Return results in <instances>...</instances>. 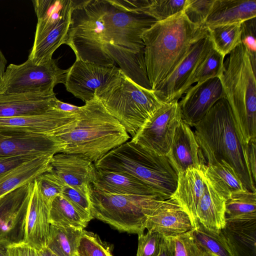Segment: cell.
Masks as SVG:
<instances>
[{"label":"cell","mask_w":256,"mask_h":256,"mask_svg":"<svg viewBox=\"0 0 256 256\" xmlns=\"http://www.w3.org/2000/svg\"><path fill=\"white\" fill-rule=\"evenodd\" d=\"M208 31L192 22L182 11L156 21L142 36L144 62L152 90L178 64L191 46Z\"/></svg>","instance_id":"6da1fadb"},{"label":"cell","mask_w":256,"mask_h":256,"mask_svg":"<svg viewBox=\"0 0 256 256\" xmlns=\"http://www.w3.org/2000/svg\"><path fill=\"white\" fill-rule=\"evenodd\" d=\"M57 137L60 153L78 154L93 163L130 138L96 96L80 106L72 130Z\"/></svg>","instance_id":"7a4b0ae2"},{"label":"cell","mask_w":256,"mask_h":256,"mask_svg":"<svg viewBox=\"0 0 256 256\" xmlns=\"http://www.w3.org/2000/svg\"><path fill=\"white\" fill-rule=\"evenodd\" d=\"M194 128L204 158L224 160L234 170L246 190L256 192L247 162L246 144L238 134L226 99L218 100Z\"/></svg>","instance_id":"3957f363"},{"label":"cell","mask_w":256,"mask_h":256,"mask_svg":"<svg viewBox=\"0 0 256 256\" xmlns=\"http://www.w3.org/2000/svg\"><path fill=\"white\" fill-rule=\"evenodd\" d=\"M244 144L256 138V80L248 54L240 44L224 61L219 77Z\"/></svg>","instance_id":"277c9868"},{"label":"cell","mask_w":256,"mask_h":256,"mask_svg":"<svg viewBox=\"0 0 256 256\" xmlns=\"http://www.w3.org/2000/svg\"><path fill=\"white\" fill-rule=\"evenodd\" d=\"M94 164L96 169L128 174L166 198L171 196L176 187L178 176L166 156L148 150L131 140Z\"/></svg>","instance_id":"5b68a950"},{"label":"cell","mask_w":256,"mask_h":256,"mask_svg":"<svg viewBox=\"0 0 256 256\" xmlns=\"http://www.w3.org/2000/svg\"><path fill=\"white\" fill-rule=\"evenodd\" d=\"M95 94L132 138L164 104L154 90L136 84L120 70L112 80L96 90Z\"/></svg>","instance_id":"8992f818"},{"label":"cell","mask_w":256,"mask_h":256,"mask_svg":"<svg viewBox=\"0 0 256 256\" xmlns=\"http://www.w3.org/2000/svg\"><path fill=\"white\" fill-rule=\"evenodd\" d=\"M90 199L94 218L120 232L140 235L144 233L148 217L166 198L158 195L110 194L95 189L91 184Z\"/></svg>","instance_id":"52a82bcc"},{"label":"cell","mask_w":256,"mask_h":256,"mask_svg":"<svg viewBox=\"0 0 256 256\" xmlns=\"http://www.w3.org/2000/svg\"><path fill=\"white\" fill-rule=\"evenodd\" d=\"M104 0H73L66 44L72 50L76 60L115 65L104 50Z\"/></svg>","instance_id":"ba28073f"},{"label":"cell","mask_w":256,"mask_h":256,"mask_svg":"<svg viewBox=\"0 0 256 256\" xmlns=\"http://www.w3.org/2000/svg\"><path fill=\"white\" fill-rule=\"evenodd\" d=\"M104 50L114 62L144 56L142 34L156 21L142 13L126 11L104 0Z\"/></svg>","instance_id":"9c48e42d"},{"label":"cell","mask_w":256,"mask_h":256,"mask_svg":"<svg viewBox=\"0 0 256 256\" xmlns=\"http://www.w3.org/2000/svg\"><path fill=\"white\" fill-rule=\"evenodd\" d=\"M33 6L38 18L33 46L28 58L36 64L46 62L66 44L72 5L66 0H37Z\"/></svg>","instance_id":"30bf717a"},{"label":"cell","mask_w":256,"mask_h":256,"mask_svg":"<svg viewBox=\"0 0 256 256\" xmlns=\"http://www.w3.org/2000/svg\"><path fill=\"white\" fill-rule=\"evenodd\" d=\"M68 70L60 68L53 58L40 64L28 59L20 64H10L0 82V93L54 92L56 84H64Z\"/></svg>","instance_id":"8fae6325"},{"label":"cell","mask_w":256,"mask_h":256,"mask_svg":"<svg viewBox=\"0 0 256 256\" xmlns=\"http://www.w3.org/2000/svg\"><path fill=\"white\" fill-rule=\"evenodd\" d=\"M178 101L164 104L143 124L131 140L148 150L166 156L175 130L182 120Z\"/></svg>","instance_id":"7c38bea8"},{"label":"cell","mask_w":256,"mask_h":256,"mask_svg":"<svg viewBox=\"0 0 256 256\" xmlns=\"http://www.w3.org/2000/svg\"><path fill=\"white\" fill-rule=\"evenodd\" d=\"M33 182L0 198V243L8 246L24 242Z\"/></svg>","instance_id":"4fadbf2b"},{"label":"cell","mask_w":256,"mask_h":256,"mask_svg":"<svg viewBox=\"0 0 256 256\" xmlns=\"http://www.w3.org/2000/svg\"><path fill=\"white\" fill-rule=\"evenodd\" d=\"M77 113L66 112L54 108L40 114L0 118V132L58 136L72 130Z\"/></svg>","instance_id":"5bb4252c"},{"label":"cell","mask_w":256,"mask_h":256,"mask_svg":"<svg viewBox=\"0 0 256 256\" xmlns=\"http://www.w3.org/2000/svg\"><path fill=\"white\" fill-rule=\"evenodd\" d=\"M64 82L66 90L85 103L96 96V91L120 72L114 64H100L76 60L68 68Z\"/></svg>","instance_id":"9a60e30c"},{"label":"cell","mask_w":256,"mask_h":256,"mask_svg":"<svg viewBox=\"0 0 256 256\" xmlns=\"http://www.w3.org/2000/svg\"><path fill=\"white\" fill-rule=\"evenodd\" d=\"M213 46L208 32L190 48L171 73L154 90L163 103L178 100L182 97V90L199 63Z\"/></svg>","instance_id":"2e32d148"},{"label":"cell","mask_w":256,"mask_h":256,"mask_svg":"<svg viewBox=\"0 0 256 256\" xmlns=\"http://www.w3.org/2000/svg\"><path fill=\"white\" fill-rule=\"evenodd\" d=\"M223 98L225 94L219 78L192 85L178 102L182 120L190 127H194Z\"/></svg>","instance_id":"e0dca14e"},{"label":"cell","mask_w":256,"mask_h":256,"mask_svg":"<svg viewBox=\"0 0 256 256\" xmlns=\"http://www.w3.org/2000/svg\"><path fill=\"white\" fill-rule=\"evenodd\" d=\"M60 150L57 136L0 132V158L21 155L52 156Z\"/></svg>","instance_id":"ac0fdd59"},{"label":"cell","mask_w":256,"mask_h":256,"mask_svg":"<svg viewBox=\"0 0 256 256\" xmlns=\"http://www.w3.org/2000/svg\"><path fill=\"white\" fill-rule=\"evenodd\" d=\"M166 157L178 174L188 168H201L206 165L194 132L182 120L175 130Z\"/></svg>","instance_id":"d6986e66"},{"label":"cell","mask_w":256,"mask_h":256,"mask_svg":"<svg viewBox=\"0 0 256 256\" xmlns=\"http://www.w3.org/2000/svg\"><path fill=\"white\" fill-rule=\"evenodd\" d=\"M146 228L168 238L188 232L194 227L188 214L170 198L162 200L148 217Z\"/></svg>","instance_id":"ffe728a7"},{"label":"cell","mask_w":256,"mask_h":256,"mask_svg":"<svg viewBox=\"0 0 256 256\" xmlns=\"http://www.w3.org/2000/svg\"><path fill=\"white\" fill-rule=\"evenodd\" d=\"M49 213L50 207L34 180L27 210L24 242L37 250L48 244L50 226Z\"/></svg>","instance_id":"44dd1931"},{"label":"cell","mask_w":256,"mask_h":256,"mask_svg":"<svg viewBox=\"0 0 256 256\" xmlns=\"http://www.w3.org/2000/svg\"><path fill=\"white\" fill-rule=\"evenodd\" d=\"M206 164L201 168H190L180 172L176 190L170 197L188 214L194 228L199 224L196 208L206 186Z\"/></svg>","instance_id":"7402d4cb"},{"label":"cell","mask_w":256,"mask_h":256,"mask_svg":"<svg viewBox=\"0 0 256 256\" xmlns=\"http://www.w3.org/2000/svg\"><path fill=\"white\" fill-rule=\"evenodd\" d=\"M57 99L54 92L8 94L0 93V118L42 114L56 108Z\"/></svg>","instance_id":"603a6c76"},{"label":"cell","mask_w":256,"mask_h":256,"mask_svg":"<svg viewBox=\"0 0 256 256\" xmlns=\"http://www.w3.org/2000/svg\"><path fill=\"white\" fill-rule=\"evenodd\" d=\"M50 167L65 184L72 187L91 184L95 179L94 163L78 154H56L51 158Z\"/></svg>","instance_id":"cb8c5ba5"},{"label":"cell","mask_w":256,"mask_h":256,"mask_svg":"<svg viewBox=\"0 0 256 256\" xmlns=\"http://www.w3.org/2000/svg\"><path fill=\"white\" fill-rule=\"evenodd\" d=\"M220 234L232 256H256V218H226Z\"/></svg>","instance_id":"d4e9b609"},{"label":"cell","mask_w":256,"mask_h":256,"mask_svg":"<svg viewBox=\"0 0 256 256\" xmlns=\"http://www.w3.org/2000/svg\"><path fill=\"white\" fill-rule=\"evenodd\" d=\"M92 186L100 192L110 194L160 196L141 180L123 172L96 168Z\"/></svg>","instance_id":"484cf974"},{"label":"cell","mask_w":256,"mask_h":256,"mask_svg":"<svg viewBox=\"0 0 256 256\" xmlns=\"http://www.w3.org/2000/svg\"><path fill=\"white\" fill-rule=\"evenodd\" d=\"M256 16V0H214L204 26L242 23Z\"/></svg>","instance_id":"4316f807"},{"label":"cell","mask_w":256,"mask_h":256,"mask_svg":"<svg viewBox=\"0 0 256 256\" xmlns=\"http://www.w3.org/2000/svg\"><path fill=\"white\" fill-rule=\"evenodd\" d=\"M226 202L206 178L205 190L196 208L198 224L210 232L219 234L226 224Z\"/></svg>","instance_id":"83f0119b"},{"label":"cell","mask_w":256,"mask_h":256,"mask_svg":"<svg viewBox=\"0 0 256 256\" xmlns=\"http://www.w3.org/2000/svg\"><path fill=\"white\" fill-rule=\"evenodd\" d=\"M112 2L122 10L142 12L162 21L184 11L188 0H112Z\"/></svg>","instance_id":"f1b7e54d"},{"label":"cell","mask_w":256,"mask_h":256,"mask_svg":"<svg viewBox=\"0 0 256 256\" xmlns=\"http://www.w3.org/2000/svg\"><path fill=\"white\" fill-rule=\"evenodd\" d=\"M52 156H41L23 164L0 176V198L21 186L34 181L49 170Z\"/></svg>","instance_id":"f546056e"},{"label":"cell","mask_w":256,"mask_h":256,"mask_svg":"<svg viewBox=\"0 0 256 256\" xmlns=\"http://www.w3.org/2000/svg\"><path fill=\"white\" fill-rule=\"evenodd\" d=\"M206 178L214 190L226 200L234 192L245 190L234 170L223 160L206 158Z\"/></svg>","instance_id":"4dcf8cb0"},{"label":"cell","mask_w":256,"mask_h":256,"mask_svg":"<svg viewBox=\"0 0 256 256\" xmlns=\"http://www.w3.org/2000/svg\"><path fill=\"white\" fill-rule=\"evenodd\" d=\"M93 218L92 216L78 210L62 194L56 196L50 206V224L84 230Z\"/></svg>","instance_id":"1f68e13d"},{"label":"cell","mask_w":256,"mask_h":256,"mask_svg":"<svg viewBox=\"0 0 256 256\" xmlns=\"http://www.w3.org/2000/svg\"><path fill=\"white\" fill-rule=\"evenodd\" d=\"M82 230L50 224L46 247L57 256H74Z\"/></svg>","instance_id":"d6a6232c"},{"label":"cell","mask_w":256,"mask_h":256,"mask_svg":"<svg viewBox=\"0 0 256 256\" xmlns=\"http://www.w3.org/2000/svg\"><path fill=\"white\" fill-rule=\"evenodd\" d=\"M224 58V56L212 46L196 67L184 86L182 96L194 84L200 83L211 78H219L223 72Z\"/></svg>","instance_id":"836d02e7"},{"label":"cell","mask_w":256,"mask_h":256,"mask_svg":"<svg viewBox=\"0 0 256 256\" xmlns=\"http://www.w3.org/2000/svg\"><path fill=\"white\" fill-rule=\"evenodd\" d=\"M214 48L225 57L241 44L242 23L207 28Z\"/></svg>","instance_id":"e575fe53"},{"label":"cell","mask_w":256,"mask_h":256,"mask_svg":"<svg viewBox=\"0 0 256 256\" xmlns=\"http://www.w3.org/2000/svg\"><path fill=\"white\" fill-rule=\"evenodd\" d=\"M226 217L256 218V192L245 189L233 193L226 202Z\"/></svg>","instance_id":"d590c367"},{"label":"cell","mask_w":256,"mask_h":256,"mask_svg":"<svg viewBox=\"0 0 256 256\" xmlns=\"http://www.w3.org/2000/svg\"><path fill=\"white\" fill-rule=\"evenodd\" d=\"M192 233L196 242L204 252L214 256H232L220 233L210 232L200 224L192 230Z\"/></svg>","instance_id":"8d00e7d4"},{"label":"cell","mask_w":256,"mask_h":256,"mask_svg":"<svg viewBox=\"0 0 256 256\" xmlns=\"http://www.w3.org/2000/svg\"><path fill=\"white\" fill-rule=\"evenodd\" d=\"M192 230L166 238L173 256H204V250L193 236Z\"/></svg>","instance_id":"74e56055"},{"label":"cell","mask_w":256,"mask_h":256,"mask_svg":"<svg viewBox=\"0 0 256 256\" xmlns=\"http://www.w3.org/2000/svg\"><path fill=\"white\" fill-rule=\"evenodd\" d=\"M35 180L44 200L50 208L53 200L61 194L65 184L50 170V168L38 176Z\"/></svg>","instance_id":"f35d334b"},{"label":"cell","mask_w":256,"mask_h":256,"mask_svg":"<svg viewBox=\"0 0 256 256\" xmlns=\"http://www.w3.org/2000/svg\"><path fill=\"white\" fill-rule=\"evenodd\" d=\"M77 253L82 256H113L98 236L84 230L82 231Z\"/></svg>","instance_id":"ab89813d"},{"label":"cell","mask_w":256,"mask_h":256,"mask_svg":"<svg viewBox=\"0 0 256 256\" xmlns=\"http://www.w3.org/2000/svg\"><path fill=\"white\" fill-rule=\"evenodd\" d=\"M90 185L72 187L65 184L61 194L78 210L92 216L90 199Z\"/></svg>","instance_id":"60d3db41"},{"label":"cell","mask_w":256,"mask_h":256,"mask_svg":"<svg viewBox=\"0 0 256 256\" xmlns=\"http://www.w3.org/2000/svg\"><path fill=\"white\" fill-rule=\"evenodd\" d=\"M214 0H188V4L184 12L188 20L200 26L208 18Z\"/></svg>","instance_id":"b9f144b4"},{"label":"cell","mask_w":256,"mask_h":256,"mask_svg":"<svg viewBox=\"0 0 256 256\" xmlns=\"http://www.w3.org/2000/svg\"><path fill=\"white\" fill-rule=\"evenodd\" d=\"M138 236L136 256H158L164 237L156 232H149Z\"/></svg>","instance_id":"7bdbcfd3"},{"label":"cell","mask_w":256,"mask_h":256,"mask_svg":"<svg viewBox=\"0 0 256 256\" xmlns=\"http://www.w3.org/2000/svg\"><path fill=\"white\" fill-rule=\"evenodd\" d=\"M256 18L242 23L241 44L245 48L256 72Z\"/></svg>","instance_id":"ee69618b"},{"label":"cell","mask_w":256,"mask_h":256,"mask_svg":"<svg viewBox=\"0 0 256 256\" xmlns=\"http://www.w3.org/2000/svg\"><path fill=\"white\" fill-rule=\"evenodd\" d=\"M39 157L41 156L34 155H21L0 158V176L23 164Z\"/></svg>","instance_id":"f6af8a7d"},{"label":"cell","mask_w":256,"mask_h":256,"mask_svg":"<svg viewBox=\"0 0 256 256\" xmlns=\"http://www.w3.org/2000/svg\"><path fill=\"white\" fill-rule=\"evenodd\" d=\"M8 256H40L38 250L24 242L7 246Z\"/></svg>","instance_id":"bcb514c9"},{"label":"cell","mask_w":256,"mask_h":256,"mask_svg":"<svg viewBox=\"0 0 256 256\" xmlns=\"http://www.w3.org/2000/svg\"><path fill=\"white\" fill-rule=\"evenodd\" d=\"M256 138L250 140L246 144V156L248 166L253 181L256 184Z\"/></svg>","instance_id":"7dc6e473"},{"label":"cell","mask_w":256,"mask_h":256,"mask_svg":"<svg viewBox=\"0 0 256 256\" xmlns=\"http://www.w3.org/2000/svg\"><path fill=\"white\" fill-rule=\"evenodd\" d=\"M55 108L60 110L68 113H77L80 108V106L62 102L58 99L56 101Z\"/></svg>","instance_id":"c3c4849f"},{"label":"cell","mask_w":256,"mask_h":256,"mask_svg":"<svg viewBox=\"0 0 256 256\" xmlns=\"http://www.w3.org/2000/svg\"><path fill=\"white\" fill-rule=\"evenodd\" d=\"M158 256H173L168 242L165 238H164L160 252Z\"/></svg>","instance_id":"681fc988"},{"label":"cell","mask_w":256,"mask_h":256,"mask_svg":"<svg viewBox=\"0 0 256 256\" xmlns=\"http://www.w3.org/2000/svg\"><path fill=\"white\" fill-rule=\"evenodd\" d=\"M6 63V60L4 54L0 50V82L2 80L4 74L5 72Z\"/></svg>","instance_id":"f907efd6"},{"label":"cell","mask_w":256,"mask_h":256,"mask_svg":"<svg viewBox=\"0 0 256 256\" xmlns=\"http://www.w3.org/2000/svg\"><path fill=\"white\" fill-rule=\"evenodd\" d=\"M38 250L40 256H57L47 247Z\"/></svg>","instance_id":"816d5d0a"},{"label":"cell","mask_w":256,"mask_h":256,"mask_svg":"<svg viewBox=\"0 0 256 256\" xmlns=\"http://www.w3.org/2000/svg\"><path fill=\"white\" fill-rule=\"evenodd\" d=\"M6 245L0 243V256H8Z\"/></svg>","instance_id":"f5cc1de1"},{"label":"cell","mask_w":256,"mask_h":256,"mask_svg":"<svg viewBox=\"0 0 256 256\" xmlns=\"http://www.w3.org/2000/svg\"><path fill=\"white\" fill-rule=\"evenodd\" d=\"M204 256H214V255H212L210 254H209L208 252H204Z\"/></svg>","instance_id":"db71d44e"},{"label":"cell","mask_w":256,"mask_h":256,"mask_svg":"<svg viewBox=\"0 0 256 256\" xmlns=\"http://www.w3.org/2000/svg\"><path fill=\"white\" fill-rule=\"evenodd\" d=\"M74 256H82L80 255L79 254H78V253H76Z\"/></svg>","instance_id":"11a10c76"}]
</instances>
